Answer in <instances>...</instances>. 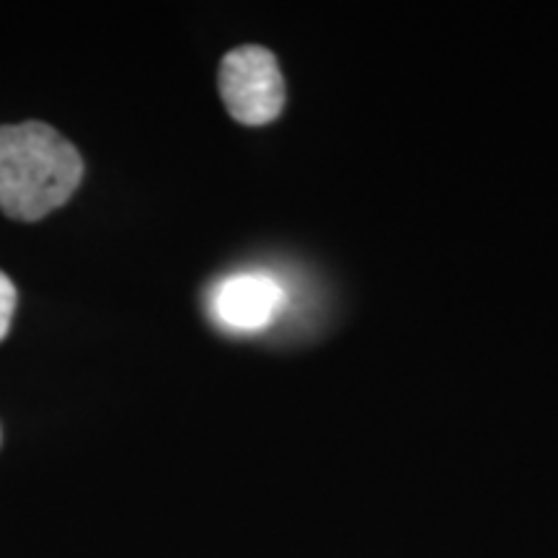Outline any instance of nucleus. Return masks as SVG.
Instances as JSON below:
<instances>
[{
	"mask_svg": "<svg viewBox=\"0 0 558 558\" xmlns=\"http://www.w3.org/2000/svg\"><path fill=\"white\" fill-rule=\"evenodd\" d=\"M83 181L78 148L45 122L0 128V209L37 222L73 197Z\"/></svg>",
	"mask_w": 558,
	"mask_h": 558,
	"instance_id": "f257e3e1",
	"label": "nucleus"
},
{
	"mask_svg": "<svg viewBox=\"0 0 558 558\" xmlns=\"http://www.w3.org/2000/svg\"><path fill=\"white\" fill-rule=\"evenodd\" d=\"M218 86L226 109L248 128L275 122L284 109V81L275 54L246 45L228 52L220 62Z\"/></svg>",
	"mask_w": 558,
	"mask_h": 558,
	"instance_id": "f03ea898",
	"label": "nucleus"
},
{
	"mask_svg": "<svg viewBox=\"0 0 558 558\" xmlns=\"http://www.w3.org/2000/svg\"><path fill=\"white\" fill-rule=\"evenodd\" d=\"M282 303V288L262 275L230 277L218 284L213 295V308L222 324L246 331L267 326Z\"/></svg>",
	"mask_w": 558,
	"mask_h": 558,
	"instance_id": "7ed1b4c3",
	"label": "nucleus"
},
{
	"mask_svg": "<svg viewBox=\"0 0 558 558\" xmlns=\"http://www.w3.org/2000/svg\"><path fill=\"white\" fill-rule=\"evenodd\" d=\"M19 292L16 284L11 282V277L5 271H0V341L9 337L13 313H16Z\"/></svg>",
	"mask_w": 558,
	"mask_h": 558,
	"instance_id": "20e7f679",
	"label": "nucleus"
}]
</instances>
